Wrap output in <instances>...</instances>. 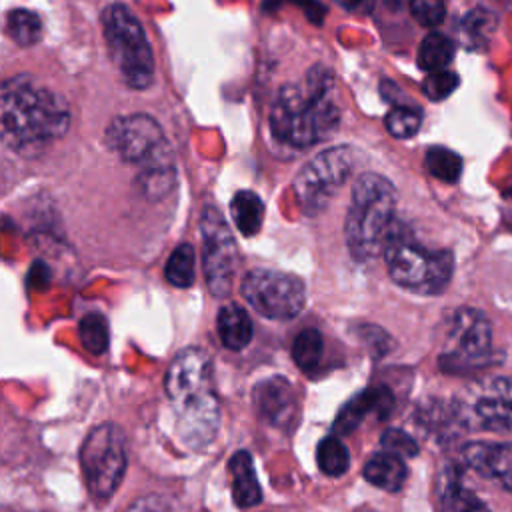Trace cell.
<instances>
[{
	"mask_svg": "<svg viewBox=\"0 0 512 512\" xmlns=\"http://www.w3.org/2000/svg\"><path fill=\"white\" fill-rule=\"evenodd\" d=\"M216 330L228 350H242L252 340V320L238 304H226L218 310Z\"/></svg>",
	"mask_w": 512,
	"mask_h": 512,
	"instance_id": "obj_17",
	"label": "cell"
},
{
	"mask_svg": "<svg viewBox=\"0 0 512 512\" xmlns=\"http://www.w3.org/2000/svg\"><path fill=\"white\" fill-rule=\"evenodd\" d=\"M380 446L384 448V452L396 454L400 458H412V456L418 454L416 440L410 434H406L404 430H398V428L384 430V434L380 436Z\"/></svg>",
	"mask_w": 512,
	"mask_h": 512,
	"instance_id": "obj_31",
	"label": "cell"
},
{
	"mask_svg": "<svg viewBox=\"0 0 512 512\" xmlns=\"http://www.w3.org/2000/svg\"><path fill=\"white\" fill-rule=\"evenodd\" d=\"M240 290L258 314L272 320L298 316L306 302V288L298 276L268 268L250 270L242 278Z\"/></svg>",
	"mask_w": 512,
	"mask_h": 512,
	"instance_id": "obj_8",
	"label": "cell"
},
{
	"mask_svg": "<svg viewBox=\"0 0 512 512\" xmlns=\"http://www.w3.org/2000/svg\"><path fill=\"white\" fill-rule=\"evenodd\" d=\"M458 76L454 72L448 70H440V72H430L424 82H422V92L430 98V100H444L448 98L456 86H458Z\"/></svg>",
	"mask_w": 512,
	"mask_h": 512,
	"instance_id": "obj_30",
	"label": "cell"
},
{
	"mask_svg": "<svg viewBox=\"0 0 512 512\" xmlns=\"http://www.w3.org/2000/svg\"><path fill=\"white\" fill-rule=\"evenodd\" d=\"M492 330L488 318L472 308H462L454 314L448 332V350L442 356L444 370L472 366L490 350Z\"/></svg>",
	"mask_w": 512,
	"mask_h": 512,
	"instance_id": "obj_12",
	"label": "cell"
},
{
	"mask_svg": "<svg viewBox=\"0 0 512 512\" xmlns=\"http://www.w3.org/2000/svg\"><path fill=\"white\" fill-rule=\"evenodd\" d=\"M230 214L236 224V228L244 236H254L262 228L264 220V204L258 198V194L250 190H240L234 194L230 202Z\"/></svg>",
	"mask_w": 512,
	"mask_h": 512,
	"instance_id": "obj_19",
	"label": "cell"
},
{
	"mask_svg": "<svg viewBox=\"0 0 512 512\" xmlns=\"http://www.w3.org/2000/svg\"><path fill=\"white\" fill-rule=\"evenodd\" d=\"M426 168L428 172L438 178V180H444V182H456L460 178V172H462V158L444 148V146H432L428 148L426 152Z\"/></svg>",
	"mask_w": 512,
	"mask_h": 512,
	"instance_id": "obj_26",
	"label": "cell"
},
{
	"mask_svg": "<svg viewBox=\"0 0 512 512\" xmlns=\"http://www.w3.org/2000/svg\"><path fill=\"white\" fill-rule=\"evenodd\" d=\"M442 512H490L488 506L458 480H448L440 494Z\"/></svg>",
	"mask_w": 512,
	"mask_h": 512,
	"instance_id": "obj_23",
	"label": "cell"
},
{
	"mask_svg": "<svg viewBox=\"0 0 512 512\" xmlns=\"http://www.w3.org/2000/svg\"><path fill=\"white\" fill-rule=\"evenodd\" d=\"M494 22H496V20H494V16H492L490 12L474 10V12H470V14L466 16L464 26H466V30H470L472 34H476V32H486L488 28H492Z\"/></svg>",
	"mask_w": 512,
	"mask_h": 512,
	"instance_id": "obj_34",
	"label": "cell"
},
{
	"mask_svg": "<svg viewBox=\"0 0 512 512\" xmlns=\"http://www.w3.org/2000/svg\"><path fill=\"white\" fill-rule=\"evenodd\" d=\"M352 150L336 146L320 152L294 178V194L306 210H318L350 176Z\"/></svg>",
	"mask_w": 512,
	"mask_h": 512,
	"instance_id": "obj_10",
	"label": "cell"
},
{
	"mask_svg": "<svg viewBox=\"0 0 512 512\" xmlns=\"http://www.w3.org/2000/svg\"><path fill=\"white\" fill-rule=\"evenodd\" d=\"M106 144L124 162L138 168L170 150L158 122L146 114L114 118L106 128Z\"/></svg>",
	"mask_w": 512,
	"mask_h": 512,
	"instance_id": "obj_11",
	"label": "cell"
},
{
	"mask_svg": "<svg viewBox=\"0 0 512 512\" xmlns=\"http://www.w3.org/2000/svg\"><path fill=\"white\" fill-rule=\"evenodd\" d=\"M204 276L216 298L228 296L236 276L238 248L222 214L214 206H206L200 218Z\"/></svg>",
	"mask_w": 512,
	"mask_h": 512,
	"instance_id": "obj_9",
	"label": "cell"
},
{
	"mask_svg": "<svg viewBox=\"0 0 512 512\" xmlns=\"http://www.w3.org/2000/svg\"><path fill=\"white\" fill-rule=\"evenodd\" d=\"M362 474L372 486L386 492H398L404 486L408 470L400 456L390 452H378L364 464Z\"/></svg>",
	"mask_w": 512,
	"mask_h": 512,
	"instance_id": "obj_18",
	"label": "cell"
},
{
	"mask_svg": "<svg viewBox=\"0 0 512 512\" xmlns=\"http://www.w3.org/2000/svg\"><path fill=\"white\" fill-rule=\"evenodd\" d=\"M0 120L6 140L16 148H36L66 134L68 104L48 88H36L28 76H14L2 84Z\"/></svg>",
	"mask_w": 512,
	"mask_h": 512,
	"instance_id": "obj_3",
	"label": "cell"
},
{
	"mask_svg": "<svg viewBox=\"0 0 512 512\" xmlns=\"http://www.w3.org/2000/svg\"><path fill=\"white\" fill-rule=\"evenodd\" d=\"M256 414L276 428H288L298 412V398L290 380L272 376L254 386L252 392Z\"/></svg>",
	"mask_w": 512,
	"mask_h": 512,
	"instance_id": "obj_13",
	"label": "cell"
},
{
	"mask_svg": "<svg viewBox=\"0 0 512 512\" xmlns=\"http://www.w3.org/2000/svg\"><path fill=\"white\" fill-rule=\"evenodd\" d=\"M6 30L10 38L20 46H30L40 40L42 34V22L36 12L16 8L6 18Z\"/></svg>",
	"mask_w": 512,
	"mask_h": 512,
	"instance_id": "obj_24",
	"label": "cell"
},
{
	"mask_svg": "<svg viewBox=\"0 0 512 512\" xmlns=\"http://www.w3.org/2000/svg\"><path fill=\"white\" fill-rule=\"evenodd\" d=\"M482 424L496 432H512V404L500 398H482L476 406Z\"/></svg>",
	"mask_w": 512,
	"mask_h": 512,
	"instance_id": "obj_28",
	"label": "cell"
},
{
	"mask_svg": "<svg viewBox=\"0 0 512 512\" xmlns=\"http://www.w3.org/2000/svg\"><path fill=\"white\" fill-rule=\"evenodd\" d=\"M126 512H170L166 500L158 494H148V496H140L136 498Z\"/></svg>",
	"mask_w": 512,
	"mask_h": 512,
	"instance_id": "obj_33",
	"label": "cell"
},
{
	"mask_svg": "<svg viewBox=\"0 0 512 512\" xmlns=\"http://www.w3.org/2000/svg\"><path fill=\"white\" fill-rule=\"evenodd\" d=\"M164 388L172 402L182 442L190 448L210 444L220 426L212 358L200 348L182 350L168 366Z\"/></svg>",
	"mask_w": 512,
	"mask_h": 512,
	"instance_id": "obj_1",
	"label": "cell"
},
{
	"mask_svg": "<svg viewBox=\"0 0 512 512\" xmlns=\"http://www.w3.org/2000/svg\"><path fill=\"white\" fill-rule=\"evenodd\" d=\"M410 12L422 26H438L446 16V4L444 0H412Z\"/></svg>",
	"mask_w": 512,
	"mask_h": 512,
	"instance_id": "obj_32",
	"label": "cell"
},
{
	"mask_svg": "<svg viewBox=\"0 0 512 512\" xmlns=\"http://www.w3.org/2000/svg\"><path fill=\"white\" fill-rule=\"evenodd\" d=\"M452 56H454V44L448 36L440 32H432L424 36V40L418 46V66L428 74L444 70L452 62Z\"/></svg>",
	"mask_w": 512,
	"mask_h": 512,
	"instance_id": "obj_20",
	"label": "cell"
},
{
	"mask_svg": "<svg viewBox=\"0 0 512 512\" xmlns=\"http://www.w3.org/2000/svg\"><path fill=\"white\" fill-rule=\"evenodd\" d=\"M394 408V394L388 386H372L350 398L338 412L334 420V432L336 434H350L354 432L360 422L368 414H376L378 418H386L390 410Z\"/></svg>",
	"mask_w": 512,
	"mask_h": 512,
	"instance_id": "obj_14",
	"label": "cell"
},
{
	"mask_svg": "<svg viewBox=\"0 0 512 512\" xmlns=\"http://www.w3.org/2000/svg\"><path fill=\"white\" fill-rule=\"evenodd\" d=\"M396 208V188L380 174L366 172L352 186L344 234L350 254L364 262L384 252Z\"/></svg>",
	"mask_w": 512,
	"mask_h": 512,
	"instance_id": "obj_4",
	"label": "cell"
},
{
	"mask_svg": "<svg viewBox=\"0 0 512 512\" xmlns=\"http://www.w3.org/2000/svg\"><path fill=\"white\" fill-rule=\"evenodd\" d=\"M332 92L334 78L322 66H314L302 84L284 86L270 112L272 134L294 148L326 140L340 118Z\"/></svg>",
	"mask_w": 512,
	"mask_h": 512,
	"instance_id": "obj_2",
	"label": "cell"
},
{
	"mask_svg": "<svg viewBox=\"0 0 512 512\" xmlns=\"http://www.w3.org/2000/svg\"><path fill=\"white\" fill-rule=\"evenodd\" d=\"M502 194L506 196V198H510L512 200V176L504 182V188H502Z\"/></svg>",
	"mask_w": 512,
	"mask_h": 512,
	"instance_id": "obj_38",
	"label": "cell"
},
{
	"mask_svg": "<svg viewBox=\"0 0 512 512\" xmlns=\"http://www.w3.org/2000/svg\"><path fill=\"white\" fill-rule=\"evenodd\" d=\"M194 262L196 254L190 244H180L170 258L166 260L164 266V276L166 280L176 286V288H188L194 282Z\"/></svg>",
	"mask_w": 512,
	"mask_h": 512,
	"instance_id": "obj_22",
	"label": "cell"
},
{
	"mask_svg": "<svg viewBox=\"0 0 512 512\" xmlns=\"http://www.w3.org/2000/svg\"><path fill=\"white\" fill-rule=\"evenodd\" d=\"M78 332H80V342L82 346L90 352V354H104L108 348V324L104 320V316L90 312L86 316H82L80 324H78Z\"/></svg>",
	"mask_w": 512,
	"mask_h": 512,
	"instance_id": "obj_27",
	"label": "cell"
},
{
	"mask_svg": "<svg viewBox=\"0 0 512 512\" xmlns=\"http://www.w3.org/2000/svg\"><path fill=\"white\" fill-rule=\"evenodd\" d=\"M80 464L90 494L100 500L112 496L126 472L122 430L112 422L92 428L80 446Z\"/></svg>",
	"mask_w": 512,
	"mask_h": 512,
	"instance_id": "obj_7",
	"label": "cell"
},
{
	"mask_svg": "<svg viewBox=\"0 0 512 512\" xmlns=\"http://www.w3.org/2000/svg\"><path fill=\"white\" fill-rule=\"evenodd\" d=\"M492 392H494V398H500V400L512 404V376L496 378L492 382Z\"/></svg>",
	"mask_w": 512,
	"mask_h": 512,
	"instance_id": "obj_35",
	"label": "cell"
},
{
	"mask_svg": "<svg viewBox=\"0 0 512 512\" xmlns=\"http://www.w3.org/2000/svg\"><path fill=\"white\" fill-rule=\"evenodd\" d=\"M302 10L306 12V16L314 22V24H322V18H324V6L318 4L316 0H296Z\"/></svg>",
	"mask_w": 512,
	"mask_h": 512,
	"instance_id": "obj_36",
	"label": "cell"
},
{
	"mask_svg": "<svg viewBox=\"0 0 512 512\" xmlns=\"http://www.w3.org/2000/svg\"><path fill=\"white\" fill-rule=\"evenodd\" d=\"M228 472L232 480V496L236 506L240 508H252L260 504L262 490L254 472L252 456L246 450L236 452L228 462Z\"/></svg>",
	"mask_w": 512,
	"mask_h": 512,
	"instance_id": "obj_16",
	"label": "cell"
},
{
	"mask_svg": "<svg viewBox=\"0 0 512 512\" xmlns=\"http://www.w3.org/2000/svg\"><path fill=\"white\" fill-rule=\"evenodd\" d=\"M384 124L394 138H410L420 128V114L408 106H396L386 114Z\"/></svg>",
	"mask_w": 512,
	"mask_h": 512,
	"instance_id": "obj_29",
	"label": "cell"
},
{
	"mask_svg": "<svg viewBox=\"0 0 512 512\" xmlns=\"http://www.w3.org/2000/svg\"><path fill=\"white\" fill-rule=\"evenodd\" d=\"M322 358V336L316 328H304L292 342V360L304 372L318 368Z\"/></svg>",
	"mask_w": 512,
	"mask_h": 512,
	"instance_id": "obj_25",
	"label": "cell"
},
{
	"mask_svg": "<svg viewBox=\"0 0 512 512\" xmlns=\"http://www.w3.org/2000/svg\"><path fill=\"white\" fill-rule=\"evenodd\" d=\"M462 454L472 470L498 478L502 486L512 492V444L472 442L464 446Z\"/></svg>",
	"mask_w": 512,
	"mask_h": 512,
	"instance_id": "obj_15",
	"label": "cell"
},
{
	"mask_svg": "<svg viewBox=\"0 0 512 512\" xmlns=\"http://www.w3.org/2000/svg\"><path fill=\"white\" fill-rule=\"evenodd\" d=\"M384 258L390 278L398 286L418 294H440L452 278V252H430L422 248L398 222H394L388 232L384 244Z\"/></svg>",
	"mask_w": 512,
	"mask_h": 512,
	"instance_id": "obj_5",
	"label": "cell"
},
{
	"mask_svg": "<svg viewBox=\"0 0 512 512\" xmlns=\"http://www.w3.org/2000/svg\"><path fill=\"white\" fill-rule=\"evenodd\" d=\"M104 38L124 82L132 88H148L154 80V56L138 18L122 4L102 12Z\"/></svg>",
	"mask_w": 512,
	"mask_h": 512,
	"instance_id": "obj_6",
	"label": "cell"
},
{
	"mask_svg": "<svg viewBox=\"0 0 512 512\" xmlns=\"http://www.w3.org/2000/svg\"><path fill=\"white\" fill-rule=\"evenodd\" d=\"M346 10H370L372 0H336Z\"/></svg>",
	"mask_w": 512,
	"mask_h": 512,
	"instance_id": "obj_37",
	"label": "cell"
},
{
	"mask_svg": "<svg viewBox=\"0 0 512 512\" xmlns=\"http://www.w3.org/2000/svg\"><path fill=\"white\" fill-rule=\"evenodd\" d=\"M316 460H318V468L322 470V474H326L330 478H340L350 468L348 448L336 436H326L318 444Z\"/></svg>",
	"mask_w": 512,
	"mask_h": 512,
	"instance_id": "obj_21",
	"label": "cell"
}]
</instances>
